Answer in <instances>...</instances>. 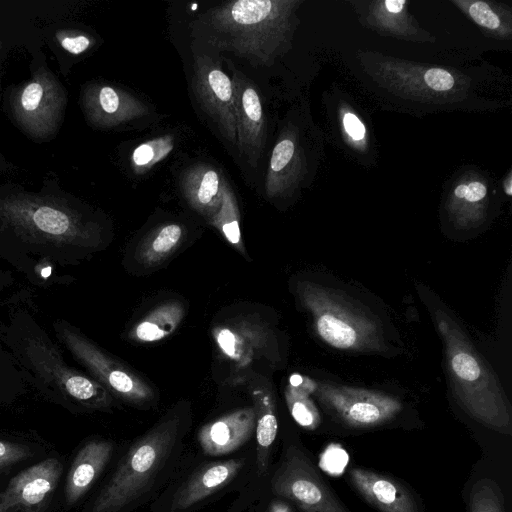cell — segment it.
<instances>
[{
  "instance_id": "15",
  "label": "cell",
  "mask_w": 512,
  "mask_h": 512,
  "mask_svg": "<svg viewBox=\"0 0 512 512\" xmlns=\"http://www.w3.org/2000/svg\"><path fill=\"white\" fill-rule=\"evenodd\" d=\"M61 104L62 95L56 83L39 74L20 91L16 113L26 127L40 133L53 124Z\"/></svg>"
},
{
  "instance_id": "25",
  "label": "cell",
  "mask_w": 512,
  "mask_h": 512,
  "mask_svg": "<svg viewBox=\"0 0 512 512\" xmlns=\"http://www.w3.org/2000/svg\"><path fill=\"white\" fill-rule=\"evenodd\" d=\"M222 236L240 253L245 254V247L240 231V213L236 197L225 180L221 205L218 211L208 219Z\"/></svg>"
},
{
  "instance_id": "34",
  "label": "cell",
  "mask_w": 512,
  "mask_h": 512,
  "mask_svg": "<svg viewBox=\"0 0 512 512\" xmlns=\"http://www.w3.org/2000/svg\"><path fill=\"white\" fill-rule=\"evenodd\" d=\"M62 47L71 54H80L91 45V39L85 35L64 37L60 40Z\"/></svg>"
},
{
  "instance_id": "9",
  "label": "cell",
  "mask_w": 512,
  "mask_h": 512,
  "mask_svg": "<svg viewBox=\"0 0 512 512\" xmlns=\"http://www.w3.org/2000/svg\"><path fill=\"white\" fill-rule=\"evenodd\" d=\"M192 88L202 109L216 123L221 134L236 145V119L232 80L220 64L207 55L194 63Z\"/></svg>"
},
{
  "instance_id": "35",
  "label": "cell",
  "mask_w": 512,
  "mask_h": 512,
  "mask_svg": "<svg viewBox=\"0 0 512 512\" xmlns=\"http://www.w3.org/2000/svg\"><path fill=\"white\" fill-rule=\"evenodd\" d=\"M383 4L389 13H399L403 10V6L406 4V1L386 0Z\"/></svg>"
},
{
  "instance_id": "32",
  "label": "cell",
  "mask_w": 512,
  "mask_h": 512,
  "mask_svg": "<svg viewBox=\"0 0 512 512\" xmlns=\"http://www.w3.org/2000/svg\"><path fill=\"white\" fill-rule=\"evenodd\" d=\"M347 461L346 453L339 447L328 449L322 458L323 467L331 473L339 472L345 467Z\"/></svg>"
},
{
  "instance_id": "31",
  "label": "cell",
  "mask_w": 512,
  "mask_h": 512,
  "mask_svg": "<svg viewBox=\"0 0 512 512\" xmlns=\"http://www.w3.org/2000/svg\"><path fill=\"white\" fill-rule=\"evenodd\" d=\"M487 193L484 184L478 181L469 183V185L460 184L454 190V195L459 199H465L468 202H478L482 200Z\"/></svg>"
},
{
  "instance_id": "8",
  "label": "cell",
  "mask_w": 512,
  "mask_h": 512,
  "mask_svg": "<svg viewBox=\"0 0 512 512\" xmlns=\"http://www.w3.org/2000/svg\"><path fill=\"white\" fill-rule=\"evenodd\" d=\"M56 456L35 463L10 479L0 492V512H43L51 504L63 475Z\"/></svg>"
},
{
  "instance_id": "18",
  "label": "cell",
  "mask_w": 512,
  "mask_h": 512,
  "mask_svg": "<svg viewBox=\"0 0 512 512\" xmlns=\"http://www.w3.org/2000/svg\"><path fill=\"white\" fill-rule=\"evenodd\" d=\"M224 183L215 167L198 163L182 173L180 187L188 204L210 219L221 205Z\"/></svg>"
},
{
  "instance_id": "29",
  "label": "cell",
  "mask_w": 512,
  "mask_h": 512,
  "mask_svg": "<svg viewBox=\"0 0 512 512\" xmlns=\"http://www.w3.org/2000/svg\"><path fill=\"white\" fill-rule=\"evenodd\" d=\"M472 19L480 26L495 30L500 25L499 17L492 11L489 5L482 1L472 2L468 7Z\"/></svg>"
},
{
  "instance_id": "14",
  "label": "cell",
  "mask_w": 512,
  "mask_h": 512,
  "mask_svg": "<svg viewBox=\"0 0 512 512\" xmlns=\"http://www.w3.org/2000/svg\"><path fill=\"white\" fill-rule=\"evenodd\" d=\"M255 426L254 408H241L202 426L198 441L206 454L222 456L246 443L255 432Z\"/></svg>"
},
{
  "instance_id": "5",
  "label": "cell",
  "mask_w": 512,
  "mask_h": 512,
  "mask_svg": "<svg viewBox=\"0 0 512 512\" xmlns=\"http://www.w3.org/2000/svg\"><path fill=\"white\" fill-rule=\"evenodd\" d=\"M274 494L293 502L302 512H349L327 486L307 455L289 447L272 476Z\"/></svg>"
},
{
  "instance_id": "17",
  "label": "cell",
  "mask_w": 512,
  "mask_h": 512,
  "mask_svg": "<svg viewBox=\"0 0 512 512\" xmlns=\"http://www.w3.org/2000/svg\"><path fill=\"white\" fill-rule=\"evenodd\" d=\"M213 337L221 353L243 367L265 347L268 330L259 323L236 320L214 328Z\"/></svg>"
},
{
  "instance_id": "20",
  "label": "cell",
  "mask_w": 512,
  "mask_h": 512,
  "mask_svg": "<svg viewBox=\"0 0 512 512\" xmlns=\"http://www.w3.org/2000/svg\"><path fill=\"white\" fill-rule=\"evenodd\" d=\"M251 395L256 416V465L258 474L263 475L278 430L276 404L272 390L267 385L255 386Z\"/></svg>"
},
{
  "instance_id": "30",
  "label": "cell",
  "mask_w": 512,
  "mask_h": 512,
  "mask_svg": "<svg viewBox=\"0 0 512 512\" xmlns=\"http://www.w3.org/2000/svg\"><path fill=\"white\" fill-rule=\"evenodd\" d=\"M424 79L427 85L436 91H447L454 85L453 76L448 71L439 68L427 70Z\"/></svg>"
},
{
  "instance_id": "10",
  "label": "cell",
  "mask_w": 512,
  "mask_h": 512,
  "mask_svg": "<svg viewBox=\"0 0 512 512\" xmlns=\"http://www.w3.org/2000/svg\"><path fill=\"white\" fill-rule=\"evenodd\" d=\"M236 119V146L248 164L256 168L266 140V122L260 94L241 71L232 77Z\"/></svg>"
},
{
  "instance_id": "16",
  "label": "cell",
  "mask_w": 512,
  "mask_h": 512,
  "mask_svg": "<svg viewBox=\"0 0 512 512\" xmlns=\"http://www.w3.org/2000/svg\"><path fill=\"white\" fill-rule=\"evenodd\" d=\"M348 475L354 488L380 512H419L411 493L396 480L363 468H352Z\"/></svg>"
},
{
  "instance_id": "27",
  "label": "cell",
  "mask_w": 512,
  "mask_h": 512,
  "mask_svg": "<svg viewBox=\"0 0 512 512\" xmlns=\"http://www.w3.org/2000/svg\"><path fill=\"white\" fill-rule=\"evenodd\" d=\"M470 512H505L498 485L490 479L477 481L469 497Z\"/></svg>"
},
{
  "instance_id": "26",
  "label": "cell",
  "mask_w": 512,
  "mask_h": 512,
  "mask_svg": "<svg viewBox=\"0 0 512 512\" xmlns=\"http://www.w3.org/2000/svg\"><path fill=\"white\" fill-rule=\"evenodd\" d=\"M174 138L171 135L161 136L137 146L131 156L133 170L142 174L163 160L173 149Z\"/></svg>"
},
{
  "instance_id": "24",
  "label": "cell",
  "mask_w": 512,
  "mask_h": 512,
  "mask_svg": "<svg viewBox=\"0 0 512 512\" xmlns=\"http://www.w3.org/2000/svg\"><path fill=\"white\" fill-rule=\"evenodd\" d=\"M315 389L311 380L294 374L285 390V398L294 420L304 428L315 429L320 423L319 412L309 394Z\"/></svg>"
},
{
  "instance_id": "7",
  "label": "cell",
  "mask_w": 512,
  "mask_h": 512,
  "mask_svg": "<svg viewBox=\"0 0 512 512\" xmlns=\"http://www.w3.org/2000/svg\"><path fill=\"white\" fill-rule=\"evenodd\" d=\"M315 389L323 405L352 427L384 424L401 410L396 399L378 392L330 384H320Z\"/></svg>"
},
{
  "instance_id": "6",
  "label": "cell",
  "mask_w": 512,
  "mask_h": 512,
  "mask_svg": "<svg viewBox=\"0 0 512 512\" xmlns=\"http://www.w3.org/2000/svg\"><path fill=\"white\" fill-rule=\"evenodd\" d=\"M62 333L75 357L114 395L135 405H146L154 399L152 388L130 368L109 357L82 336L68 330Z\"/></svg>"
},
{
  "instance_id": "33",
  "label": "cell",
  "mask_w": 512,
  "mask_h": 512,
  "mask_svg": "<svg viewBox=\"0 0 512 512\" xmlns=\"http://www.w3.org/2000/svg\"><path fill=\"white\" fill-rule=\"evenodd\" d=\"M345 132L354 141H361L366 135V128L361 120L352 112H346L342 118Z\"/></svg>"
},
{
  "instance_id": "36",
  "label": "cell",
  "mask_w": 512,
  "mask_h": 512,
  "mask_svg": "<svg viewBox=\"0 0 512 512\" xmlns=\"http://www.w3.org/2000/svg\"><path fill=\"white\" fill-rule=\"evenodd\" d=\"M269 512H289L288 509L281 504L273 505Z\"/></svg>"
},
{
  "instance_id": "21",
  "label": "cell",
  "mask_w": 512,
  "mask_h": 512,
  "mask_svg": "<svg viewBox=\"0 0 512 512\" xmlns=\"http://www.w3.org/2000/svg\"><path fill=\"white\" fill-rule=\"evenodd\" d=\"M184 317L179 301L162 303L139 320L129 332V338L139 343L158 342L171 335Z\"/></svg>"
},
{
  "instance_id": "1",
  "label": "cell",
  "mask_w": 512,
  "mask_h": 512,
  "mask_svg": "<svg viewBox=\"0 0 512 512\" xmlns=\"http://www.w3.org/2000/svg\"><path fill=\"white\" fill-rule=\"evenodd\" d=\"M184 419L176 407L135 441L85 512H126L139 503L172 464Z\"/></svg>"
},
{
  "instance_id": "37",
  "label": "cell",
  "mask_w": 512,
  "mask_h": 512,
  "mask_svg": "<svg viewBox=\"0 0 512 512\" xmlns=\"http://www.w3.org/2000/svg\"><path fill=\"white\" fill-rule=\"evenodd\" d=\"M511 192H512V189H511V177H509L507 179V183H506V194L510 196Z\"/></svg>"
},
{
  "instance_id": "4",
  "label": "cell",
  "mask_w": 512,
  "mask_h": 512,
  "mask_svg": "<svg viewBox=\"0 0 512 512\" xmlns=\"http://www.w3.org/2000/svg\"><path fill=\"white\" fill-rule=\"evenodd\" d=\"M298 293L311 312L318 335L337 349H361L376 345L375 322L341 295L322 287L302 283Z\"/></svg>"
},
{
  "instance_id": "22",
  "label": "cell",
  "mask_w": 512,
  "mask_h": 512,
  "mask_svg": "<svg viewBox=\"0 0 512 512\" xmlns=\"http://www.w3.org/2000/svg\"><path fill=\"white\" fill-rule=\"evenodd\" d=\"M184 235V227L180 224H161L142 239L136 248L135 258L145 267L158 266L177 250Z\"/></svg>"
},
{
  "instance_id": "28",
  "label": "cell",
  "mask_w": 512,
  "mask_h": 512,
  "mask_svg": "<svg viewBox=\"0 0 512 512\" xmlns=\"http://www.w3.org/2000/svg\"><path fill=\"white\" fill-rule=\"evenodd\" d=\"M28 445L0 440V472L28 459L32 451Z\"/></svg>"
},
{
  "instance_id": "13",
  "label": "cell",
  "mask_w": 512,
  "mask_h": 512,
  "mask_svg": "<svg viewBox=\"0 0 512 512\" xmlns=\"http://www.w3.org/2000/svg\"><path fill=\"white\" fill-rule=\"evenodd\" d=\"M244 465L242 459L212 462L201 466L174 493L169 512H186L228 485Z\"/></svg>"
},
{
  "instance_id": "12",
  "label": "cell",
  "mask_w": 512,
  "mask_h": 512,
  "mask_svg": "<svg viewBox=\"0 0 512 512\" xmlns=\"http://www.w3.org/2000/svg\"><path fill=\"white\" fill-rule=\"evenodd\" d=\"M113 444L104 439L86 441L77 451L66 476L64 504L76 506L92 488L111 459Z\"/></svg>"
},
{
  "instance_id": "11",
  "label": "cell",
  "mask_w": 512,
  "mask_h": 512,
  "mask_svg": "<svg viewBox=\"0 0 512 512\" xmlns=\"http://www.w3.org/2000/svg\"><path fill=\"white\" fill-rule=\"evenodd\" d=\"M88 118L97 126L111 128L141 118L148 107L125 90L110 85H93L85 93Z\"/></svg>"
},
{
  "instance_id": "2",
  "label": "cell",
  "mask_w": 512,
  "mask_h": 512,
  "mask_svg": "<svg viewBox=\"0 0 512 512\" xmlns=\"http://www.w3.org/2000/svg\"><path fill=\"white\" fill-rule=\"evenodd\" d=\"M295 2L237 0L224 2L200 15L209 41L252 64L269 65L289 29Z\"/></svg>"
},
{
  "instance_id": "19",
  "label": "cell",
  "mask_w": 512,
  "mask_h": 512,
  "mask_svg": "<svg viewBox=\"0 0 512 512\" xmlns=\"http://www.w3.org/2000/svg\"><path fill=\"white\" fill-rule=\"evenodd\" d=\"M10 210L12 219L41 235L59 239H72L80 235L78 220L60 208L48 204H32Z\"/></svg>"
},
{
  "instance_id": "23",
  "label": "cell",
  "mask_w": 512,
  "mask_h": 512,
  "mask_svg": "<svg viewBox=\"0 0 512 512\" xmlns=\"http://www.w3.org/2000/svg\"><path fill=\"white\" fill-rule=\"evenodd\" d=\"M291 136L290 133L285 132L273 148L265 182L268 197L284 192L294 178L297 146Z\"/></svg>"
},
{
  "instance_id": "3",
  "label": "cell",
  "mask_w": 512,
  "mask_h": 512,
  "mask_svg": "<svg viewBox=\"0 0 512 512\" xmlns=\"http://www.w3.org/2000/svg\"><path fill=\"white\" fill-rule=\"evenodd\" d=\"M435 319L443 337L450 378L459 401L478 421L509 434L510 410L496 378L449 315L437 310Z\"/></svg>"
}]
</instances>
